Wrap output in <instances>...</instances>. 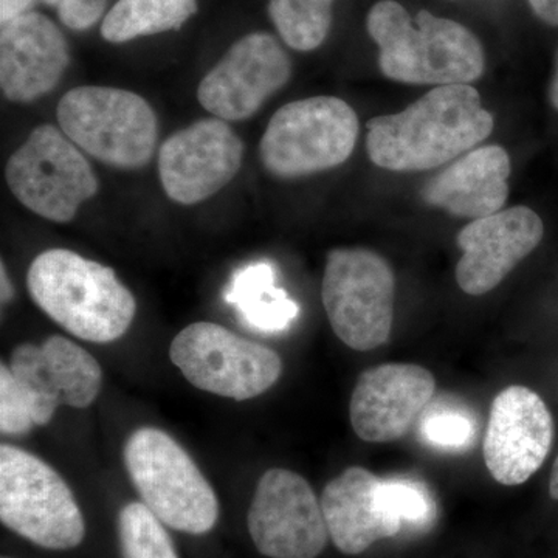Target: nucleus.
<instances>
[{
	"mask_svg": "<svg viewBox=\"0 0 558 558\" xmlns=\"http://www.w3.org/2000/svg\"><path fill=\"white\" fill-rule=\"evenodd\" d=\"M371 161L395 172L427 171L457 159L494 131V117L469 84L438 86L402 112L366 123Z\"/></svg>",
	"mask_w": 558,
	"mask_h": 558,
	"instance_id": "nucleus-1",
	"label": "nucleus"
},
{
	"mask_svg": "<svg viewBox=\"0 0 558 558\" xmlns=\"http://www.w3.org/2000/svg\"><path fill=\"white\" fill-rule=\"evenodd\" d=\"M366 28L379 47L381 73L398 83L470 84L486 69L478 38L459 22L427 10L413 21L396 0H380L371 9Z\"/></svg>",
	"mask_w": 558,
	"mask_h": 558,
	"instance_id": "nucleus-2",
	"label": "nucleus"
},
{
	"mask_svg": "<svg viewBox=\"0 0 558 558\" xmlns=\"http://www.w3.org/2000/svg\"><path fill=\"white\" fill-rule=\"evenodd\" d=\"M27 288L44 314L92 343L121 339L137 312L134 295L116 271L68 248L46 250L36 256Z\"/></svg>",
	"mask_w": 558,
	"mask_h": 558,
	"instance_id": "nucleus-3",
	"label": "nucleus"
},
{
	"mask_svg": "<svg viewBox=\"0 0 558 558\" xmlns=\"http://www.w3.org/2000/svg\"><path fill=\"white\" fill-rule=\"evenodd\" d=\"M124 464L143 505L165 526L202 535L218 523L215 488L168 433L154 427L135 429L124 446Z\"/></svg>",
	"mask_w": 558,
	"mask_h": 558,
	"instance_id": "nucleus-4",
	"label": "nucleus"
},
{
	"mask_svg": "<svg viewBox=\"0 0 558 558\" xmlns=\"http://www.w3.org/2000/svg\"><path fill=\"white\" fill-rule=\"evenodd\" d=\"M57 117L70 142L101 163L138 170L153 159L159 134L156 112L134 92L75 87L61 98Z\"/></svg>",
	"mask_w": 558,
	"mask_h": 558,
	"instance_id": "nucleus-5",
	"label": "nucleus"
},
{
	"mask_svg": "<svg viewBox=\"0 0 558 558\" xmlns=\"http://www.w3.org/2000/svg\"><path fill=\"white\" fill-rule=\"evenodd\" d=\"M0 520L44 549L76 548L86 523L60 473L28 451L0 447Z\"/></svg>",
	"mask_w": 558,
	"mask_h": 558,
	"instance_id": "nucleus-6",
	"label": "nucleus"
},
{
	"mask_svg": "<svg viewBox=\"0 0 558 558\" xmlns=\"http://www.w3.org/2000/svg\"><path fill=\"white\" fill-rule=\"evenodd\" d=\"M359 131L357 113L341 98L288 102L267 124L259 143L260 161L278 179L332 170L351 157Z\"/></svg>",
	"mask_w": 558,
	"mask_h": 558,
	"instance_id": "nucleus-7",
	"label": "nucleus"
},
{
	"mask_svg": "<svg viewBox=\"0 0 558 558\" xmlns=\"http://www.w3.org/2000/svg\"><path fill=\"white\" fill-rule=\"evenodd\" d=\"M396 277L373 250L333 248L326 259L322 299L330 328L347 347H384L395 322Z\"/></svg>",
	"mask_w": 558,
	"mask_h": 558,
	"instance_id": "nucleus-8",
	"label": "nucleus"
},
{
	"mask_svg": "<svg viewBox=\"0 0 558 558\" xmlns=\"http://www.w3.org/2000/svg\"><path fill=\"white\" fill-rule=\"evenodd\" d=\"M13 196L35 215L51 222L75 219L84 202L98 193L89 161L68 135L51 124L35 128L5 167Z\"/></svg>",
	"mask_w": 558,
	"mask_h": 558,
	"instance_id": "nucleus-9",
	"label": "nucleus"
},
{
	"mask_svg": "<svg viewBox=\"0 0 558 558\" xmlns=\"http://www.w3.org/2000/svg\"><path fill=\"white\" fill-rule=\"evenodd\" d=\"M170 359L193 387L233 400L258 398L282 374V360L274 349L209 322L180 330Z\"/></svg>",
	"mask_w": 558,
	"mask_h": 558,
	"instance_id": "nucleus-10",
	"label": "nucleus"
},
{
	"mask_svg": "<svg viewBox=\"0 0 558 558\" xmlns=\"http://www.w3.org/2000/svg\"><path fill=\"white\" fill-rule=\"evenodd\" d=\"M247 524L256 549L269 558H317L328 545L322 502L292 470L270 469L260 476Z\"/></svg>",
	"mask_w": 558,
	"mask_h": 558,
	"instance_id": "nucleus-11",
	"label": "nucleus"
},
{
	"mask_svg": "<svg viewBox=\"0 0 558 558\" xmlns=\"http://www.w3.org/2000/svg\"><path fill=\"white\" fill-rule=\"evenodd\" d=\"M290 76L292 61L278 39L270 33H250L202 78L197 100L220 120H247Z\"/></svg>",
	"mask_w": 558,
	"mask_h": 558,
	"instance_id": "nucleus-12",
	"label": "nucleus"
},
{
	"mask_svg": "<svg viewBox=\"0 0 558 558\" xmlns=\"http://www.w3.org/2000/svg\"><path fill=\"white\" fill-rule=\"evenodd\" d=\"M242 159L244 143L229 121L218 117L194 121L161 145V186L175 204H199L236 178Z\"/></svg>",
	"mask_w": 558,
	"mask_h": 558,
	"instance_id": "nucleus-13",
	"label": "nucleus"
},
{
	"mask_svg": "<svg viewBox=\"0 0 558 558\" xmlns=\"http://www.w3.org/2000/svg\"><path fill=\"white\" fill-rule=\"evenodd\" d=\"M17 384L31 396L38 427L49 424L58 407L87 409L100 395L102 369L94 355L62 336L43 344L14 348L9 362Z\"/></svg>",
	"mask_w": 558,
	"mask_h": 558,
	"instance_id": "nucleus-14",
	"label": "nucleus"
},
{
	"mask_svg": "<svg viewBox=\"0 0 558 558\" xmlns=\"http://www.w3.org/2000/svg\"><path fill=\"white\" fill-rule=\"evenodd\" d=\"M554 440V418L545 400L521 385L494 399L484 438V462L502 486L526 483L545 464Z\"/></svg>",
	"mask_w": 558,
	"mask_h": 558,
	"instance_id": "nucleus-15",
	"label": "nucleus"
},
{
	"mask_svg": "<svg viewBox=\"0 0 558 558\" xmlns=\"http://www.w3.org/2000/svg\"><path fill=\"white\" fill-rule=\"evenodd\" d=\"M435 391V377L418 365L385 363L363 371L349 403L352 429L365 442L403 438Z\"/></svg>",
	"mask_w": 558,
	"mask_h": 558,
	"instance_id": "nucleus-16",
	"label": "nucleus"
},
{
	"mask_svg": "<svg viewBox=\"0 0 558 558\" xmlns=\"http://www.w3.org/2000/svg\"><path fill=\"white\" fill-rule=\"evenodd\" d=\"M543 234V220L529 207L501 209L473 220L457 238L462 250L457 266L459 288L472 296L490 292L538 247Z\"/></svg>",
	"mask_w": 558,
	"mask_h": 558,
	"instance_id": "nucleus-17",
	"label": "nucleus"
},
{
	"mask_svg": "<svg viewBox=\"0 0 558 558\" xmlns=\"http://www.w3.org/2000/svg\"><path fill=\"white\" fill-rule=\"evenodd\" d=\"M69 64L68 40L49 17L31 11L2 24L0 89L7 100H39L58 86Z\"/></svg>",
	"mask_w": 558,
	"mask_h": 558,
	"instance_id": "nucleus-18",
	"label": "nucleus"
},
{
	"mask_svg": "<svg viewBox=\"0 0 558 558\" xmlns=\"http://www.w3.org/2000/svg\"><path fill=\"white\" fill-rule=\"evenodd\" d=\"M319 502L329 538L347 556H359L403 529L389 508L384 480L363 468H349L329 481Z\"/></svg>",
	"mask_w": 558,
	"mask_h": 558,
	"instance_id": "nucleus-19",
	"label": "nucleus"
},
{
	"mask_svg": "<svg viewBox=\"0 0 558 558\" xmlns=\"http://www.w3.org/2000/svg\"><path fill=\"white\" fill-rule=\"evenodd\" d=\"M509 175L508 150L483 146L433 175L422 189V199L458 218H486L505 207Z\"/></svg>",
	"mask_w": 558,
	"mask_h": 558,
	"instance_id": "nucleus-20",
	"label": "nucleus"
},
{
	"mask_svg": "<svg viewBox=\"0 0 558 558\" xmlns=\"http://www.w3.org/2000/svg\"><path fill=\"white\" fill-rule=\"evenodd\" d=\"M227 303L250 329L278 333L299 317L300 307L277 286V270L269 260L247 264L230 279Z\"/></svg>",
	"mask_w": 558,
	"mask_h": 558,
	"instance_id": "nucleus-21",
	"label": "nucleus"
},
{
	"mask_svg": "<svg viewBox=\"0 0 558 558\" xmlns=\"http://www.w3.org/2000/svg\"><path fill=\"white\" fill-rule=\"evenodd\" d=\"M196 11L197 0H119L102 21L101 36L110 44H123L180 31Z\"/></svg>",
	"mask_w": 558,
	"mask_h": 558,
	"instance_id": "nucleus-22",
	"label": "nucleus"
},
{
	"mask_svg": "<svg viewBox=\"0 0 558 558\" xmlns=\"http://www.w3.org/2000/svg\"><path fill=\"white\" fill-rule=\"evenodd\" d=\"M336 0H270L269 14L290 49L312 51L328 38Z\"/></svg>",
	"mask_w": 558,
	"mask_h": 558,
	"instance_id": "nucleus-23",
	"label": "nucleus"
},
{
	"mask_svg": "<svg viewBox=\"0 0 558 558\" xmlns=\"http://www.w3.org/2000/svg\"><path fill=\"white\" fill-rule=\"evenodd\" d=\"M121 558H179L165 524L143 502H130L120 510Z\"/></svg>",
	"mask_w": 558,
	"mask_h": 558,
	"instance_id": "nucleus-24",
	"label": "nucleus"
},
{
	"mask_svg": "<svg viewBox=\"0 0 558 558\" xmlns=\"http://www.w3.org/2000/svg\"><path fill=\"white\" fill-rule=\"evenodd\" d=\"M385 497L402 527L424 531L436 519V502L417 481L384 480Z\"/></svg>",
	"mask_w": 558,
	"mask_h": 558,
	"instance_id": "nucleus-25",
	"label": "nucleus"
},
{
	"mask_svg": "<svg viewBox=\"0 0 558 558\" xmlns=\"http://www.w3.org/2000/svg\"><path fill=\"white\" fill-rule=\"evenodd\" d=\"M36 427L31 396L14 379L10 366H0V432L24 436Z\"/></svg>",
	"mask_w": 558,
	"mask_h": 558,
	"instance_id": "nucleus-26",
	"label": "nucleus"
},
{
	"mask_svg": "<svg viewBox=\"0 0 558 558\" xmlns=\"http://www.w3.org/2000/svg\"><path fill=\"white\" fill-rule=\"evenodd\" d=\"M421 438L438 449H465L475 438V424L462 411L438 410L422 418Z\"/></svg>",
	"mask_w": 558,
	"mask_h": 558,
	"instance_id": "nucleus-27",
	"label": "nucleus"
},
{
	"mask_svg": "<svg viewBox=\"0 0 558 558\" xmlns=\"http://www.w3.org/2000/svg\"><path fill=\"white\" fill-rule=\"evenodd\" d=\"M43 2L57 9L58 16L65 27L80 32L87 31L100 21L108 0H43Z\"/></svg>",
	"mask_w": 558,
	"mask_h": 558,
	"instance_id": "nucleus-28",
	"label": "nucleus"
},
{
	"mask_svg": "<svg viewBox=\"0 0 558 558\" xmlns=\"http://www.w3.org/2000/svg\"><path fill=\"white\" fill-rule=\"evenodd\" d=\"M38 0H0V22L5 24L11 20L22 16V14L31 13L32 7Z\"/></svg>",
	"mask_w": 558,
	"mask_h": 558,
	"instance_id": "nucleus-29",
	"label": "nucleus"
},
{
	"mask_svg": "<svg viewBox=\"0 0 558 558\" xmlns=\"http://www.w3.org/2000/svg\"><path fill=\"white\" fill-rule=\"evenodd\" d=\"M539 20L549 25H558V0H529Z\"/></svg>",
	"mask_w": 558,
	"mask_h": 558,
	"instance_id": "nucleus-30",
	"label": "nucleus"
},
{
	"mask_svg": "<svg viewBox=\"0 0 558 558\" xmlns=\"http://www.w3.org/2000/svg\"><path fill=\"white\" fill-rule=\"evenodd\" d=\"M0 278H2V304L10 303L14 299L13 282L10 281L9 271H7L5 263H2V271H0Z\"/></svg>",
	"mask_w": 558,
	"mask_h": 558,
	"instance_id": "nucleus-31",
	"label": "nucleus"
},
{
	"mask_svg": "<svg viewBox=\"0 0 558 558\" xmlns=\"http://www.w3.org/2000/svg\"><path fill=\"white\" fill-rule=\"evenodd\" d=\"M549 101L550 105L554 106V109L558 110V51L556 58V69H554L553 80H550Z\"/></svg>",
	"mask_w": 558,
	"mask_h": 558,
	"instance_id": "nucleus-32",
	"label": "nucleus"
},
{
	"mask_svg": "<svg viewBox=\"0 0 558 558\" xmlns=\"http://www.w3.org/2000/svg\"><path fill=\"white\" fill-rule=\"evenodd\" d=\"M549 494L550 498L556 499V501H558V457L556 459V462H554L553 472H550Z\"/></svg>",
	"mask_w": 558,
	"mask_h": 558,
	"instance_id": "nucleus-33",
	"label": "nucleus"
},
{
	"mask_svg": "<svg viewBox=\"0 0 558 558\" xmlns=\"http://www.w3.org/2000/svg\"><path fill=\"white\" fill-rule=\"evenodd\" d=\"M3 558H10V557H3Z\"/></svg>",
	"mask_w": 558,
	"mask_h": 558,
	"instance_id": "nucleus-34",
	"label": "nucleus"
}]
</instances>
